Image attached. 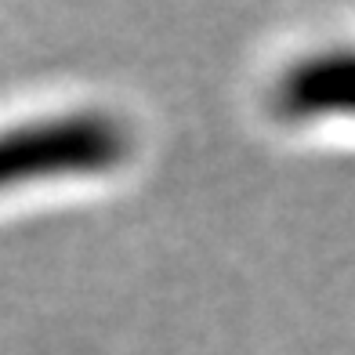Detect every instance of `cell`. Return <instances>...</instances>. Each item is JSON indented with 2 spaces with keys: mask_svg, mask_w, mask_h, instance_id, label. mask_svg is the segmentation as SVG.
Here are the masks:
<instances>
[{
  "mask_svg": "<svg viewBox=\"0 0 355 355\" xmlns=\"http://www.w3.org/2000/svg\"><path fill=\"white\" fill-rule=\"evenodd\" d=\"M127 135L105 112H66V116L19 123L0 131V185L55 171H91L116 159Z\"/></svg>",
  "mask_w": 355,
  "mask_h": 355,
  "instance_id": "1",
  "label": "cell"
},
{
  "mask_svg": "<svg viewBox=\"0 0 355 355\" xmlns=\"http://www.w3.org/2000/svg\"><path fill=\"white\" fill-rule=\"evenodd\" d=\"M352 91H355V87H352Z\"/></svg>",
  "mask_w": 355,
  "mask_h": 355,
  "instance_id": "2",
  "label": "cell"
}]
</instances>
